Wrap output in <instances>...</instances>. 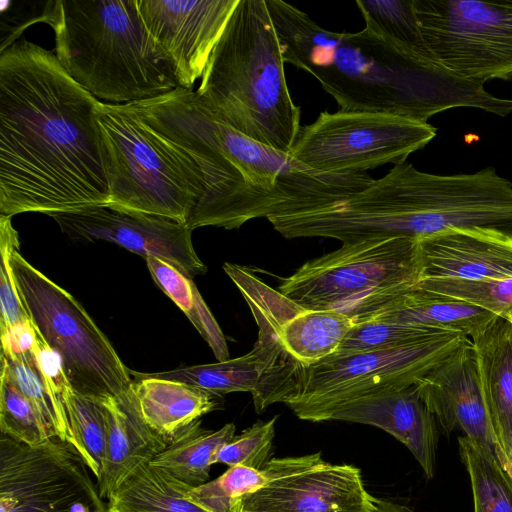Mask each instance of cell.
Segmentation results:
<instances>
[{"label":"cell","mask_w":512,"mask_h":512,"mask_svg":"<svg viewBox=\"0 0 512 512\" xmlns=\"http://www.w3.org/2000/svg\"><path fill=\"white\" fill-rule=\"evenodd\" d=\"M97 100L53 51L23 39L0 52V215L110 203Z\"/></svg>","instance_id":"6da1fadb"},{"label":"cell","mask_w":512,"mask_h":512,"mask_svg":"<svg viewBox=\"0 0 512 512\" xmlns=\"http://www.w3.org/2000/svg\"><path fill=\"white\" fill-rule=\"evenodd\" d=\"M134 105L202 172L204 193L186 223L192 231L237 229L255 218L314 209L358 193L374 180L367 173L311 169L222 122L193 90L177 87Z\"/></svg>","instance_id":"7a4b0ae2"},{"label":"cell","mask_w":512,"mask_h":512,"mask_svg":"<svg viewBox=\"0 0 512 512\" xmlns=\"http://www.w3.org/2000/svg\"><path fill=\"white\" fill-rule=\"evenodd\" d=\"M265 1L284 62L314 76L341 111L423 123L454 107L501 116L512 112V100L491 95L484 83L456 76L366 27L355 33L329 31L295 6Z\"/></svg>","instance_id":"3957f363"},{"label":"cell","mask_w":512,"mask_h":512,"mask_svg":"<svg viewBox=\"0 0 512 512\" xmlns=\"http://www.w3.org/2000/svg\"><path fill=\"white\" fill-rule=\"evenodd\" d=\"M265 0H239L195 91L218 119L245 136L291 153L301 109Z\"/></svg>","instance_id":"277c9868"},{"label":"cell","mask_w":512,"mask_h":512,"mask_svg":"<svg viewBox=\"0 0 512 512\" xmlns=\"http://www.w3.org/2000/svg\"><path fill=\"white\" fill-rule=\"evenodd\" d=\"M46 24L61 65L99 101L138 102L178 87L136 0H50Z\"/></svg>","instance_id":"5b68a950"},{"label":"cell","mask_w":512,"mask_h":512,"mask_svg":"<svg viewBox=\"0 0 512 512\" xmlns=\"http://www.w3.org/2000/svg\"><path fill=\"white\" fill-rule=\"evenodd\" d=\"M95 117L111 195L106 206L186 224L205 189L193 157L133 103L97 100Z\"/></svg>","instance_id":"8992f818"},{"label":"cell","mask_w":512,"mask_h":512,"mask_svg":"<svg viewBox=\"0 0 512 512\" xmlns=\"http://www.w3.org/2000/svg\"><path fill=\"white\" fill-rule=\"evenodd\" d=\"M421 272L418 239L371 238L306 261L278 291L303 308L335 311L359 323L415 289Z\"/></svg>","instance_id":"52a82bcc"},{"label":"cell","mask_w":512,"mask_h":512,"mask_svg":"<svg viewBox=\"0 0 512 512\" xmlns=\"http://www.w3.org/2000/svg\"><path fill=\"white\" fill-rule=\"evenodd\" d=\"M468 339L443 333L387 349L335 355L310 366L295 364L283 374L274 403L302 420L322 422L347 404L414 385Z\"/></svg>","instance_id":"ba28073f"},{"label":"cell","mask_w":512,"mask_h":512,"mask_svg":"<svg viewBox=\"0 0 512 512\" xmlns=\"http://www.w3.org/2000/svg\"><path fill=\"white\" fill-rule=\"evenodd\" d=\"M10 263L22 303L38 334L61 357L72 389L99 401L129 392V368L83 306L18 249Z\"/></svg>","instance_id":"9c48e42d"},{"label":"cell","mask_w":512,"mask_h":512,"mask_svg":"<svg viewBox=\"0 0 512 512\" xmlns=\"http://www.w3.org/2000/svg\"><path fill=\"white\" fill-rule=\"evenodd\" d=\"M436 136V128L387 113L323 111L301 128L291 155L325 173L358 174L402 164Z\"/></svg>","instance_id":"30bf717a"},{"label":"cell","mask_w":512,"mask_h":512,"mask_svg":"<svg viewBox=\"0 0 512 512\" xmlns=\"http://www.w3.org/2000/svg\"><path fill=\"white\" fill-rule=\"evenodd\" d=\"M433 60L461 78H512V0H413Z\"/></svg>","instance_id":"8fae6325"},{"label":"cell","mask_w":512,"mask_h":512,"mask_svg":"<svg viewBox=\"0 0 512 512\" xmlns=\"http://www.w3.org/2000/svg\"><path fill=\"white\" fill-rule=\"evenodd\" d=\"M90 472L67 441L28 446L1 434L0 512H108Z\"/></svg>","instance_id":"7c38bea8"},{"label":"cell","mask_w":512,"mask_h":512,"mask_svg":"<svg viewBox=\"0 0 512 512\" xmlns=\"http://www.w3.org/2000/svg\"><path fill=\"white\" fill-rule=\"evenodd\" d=\"M61 231L77 241L104 240L139 254L158 258L188 278L205 274L206 265L192 244V230L171 218L93 206L51 213Z\"/></svg>","instance_id":"4fadbf2b"},{"label":"cell","mask_w":512,"mask_h":512,"mask_svg":"<svg viewBox=\"0 0 512 512\" xmlns=\"http://www.w3.org/2000/svg\"><path fill=\"white\" fill-rule=\"evenodd\" d=\"M144 27L178 87L202 77L239 0H136Z\"/></svg>","instance_id":"5bb4252c"},{"label":"cell","mask_w":512,"mask_h":512,"mask_svg":"<svg viewBox=\"0 0 512 512\" xmlns=\"http://www.w3.org/2000/svg\"><path fill=\"white\" fill-rule=\"evenodd\" d=\"M375 507L358 467L326 461L231 502V512H374Z\"/></svg>","instance_id":"9a60e30c"},{"label":"cell","mask_w":512,"mask_h":512,"mask_svg":"<svg viewBox=\"0 0 512 512\" xmlns=\"http://www.w3.org/2000/svg\"><path fill=\"white\" fill-rule=\"evenodd\" d=\"M414 385L446 436L455 429L461 430L464 436L502 465L470 338Z\"/></svg>","instance_id":"2e32d148"},{"label":"cell","mask_w":512,"mask_h":512,"mask_svg":"<svg viewBox=\"0 0 512 512\" xmlns=\"http://www.w3.org/2000/svg\"><path fill=\"white\" fill-rule=\"evenodd\" d=\"M421 280L512 279V237L485 230H448L419 240Z\"/></svg>","instance_id":"e0dca14e"},{"label":"cell","mask_w":512,"mask_h":512,"mask_svg":"<svg viewBox=\"0 0 512 512\" xmlns=\"http://www.w3.org/2000/svg\"><path fill=\"white\" fill-rule=\"evenodd\" d=\"M331 420L384 430L408 448L427 480L434 477L438 442L436 420L415 385L351 402L335 412Z\"/></svg>","instance_id":"ac0fdd59"},{"label":"cell","mask_w":512,"mask_h":512,"mask_svg":"<svg viewBox=\"0 0 512 512\" xmlns=\"http://www.w3.org/2000/svg\"><path fill=\"white\" fill-rule=\"evenodd\" d=\"M273 300L281 347L278 383L290 366H310L334 354L356 324L335 311L303 308L276 290Z\"/></svg>","instance_id":"d6986e66"},{"label":"cell","mask_w":512,"mask_h":512,"mask_svg":"<svg viewBox=\"0 0 512 512\" xmlns=\"http://www.w3.org/2000/svg\"><path fill=\"white\" fill-rule=\"evenodd\" d=\"M99 402L105 417L106 448L97 486L101 498L108 500L132 470L150 462L168 443L145 423L132 386L126 394Z\"/></svg>","instance_id":"ffe728a7"},{"label":"cell","mask_w":512,"mask_h":512,"mask_svg":"<svg viewBox=\"0 0 512 512\" xmlns=\"http://www.w3.org/2000/svg\"><path fill=\"white\" fill-rule=\"evenodd\" d=\"M470 339L503 466L512 461V323L496 316Z\"/></svg>","instance_id":"44dd1931"},{"label":"cell","mask_w":512,"mask_h":512,"mask_svg":"<svg viewBox=\"0 0 512 512\" xmlns=\"http://www.w3.org/2000/svg\"><path fill=\"white\" fill-rule=\"evenodd\" d=\"M258 339L253 349L240 357L212 364L181 366L173 370L142 373L129 369L131 376L187 383L223 396L231 392L254 395L266 379L276 347L274 323L264 315L254 316Z\"/></svg>","instance_id":"7402d4cb"},{"label":"cell","mask_w":512,"mask_h":512,"mask_svg":"<svg viewBox=\"0 0 512 512\" xmlns=\"http://www.w3.org/2000/svg\"><path fill=\"white\" fill-rule=\"evenodd\" d=\"M131 377L132 390L145 423L167 443L221 405L222 396L187 383Z\"/></svg>","instance_id":"603a6c76"},{"label":"cell","mask_w":512,"mask_h":512,"mask_svg":"<svg viewBox=\"0 0 512 512\" xmlns=\"http://www.w3.org/2000/svg\"><path fill=\"white\" fill-rule=\"evenodd\" d=\"M375 316L459 333L468 338H472L496 317L468 302L419 288L403 295Z\"/></svg>","instance_id":"cb8c5ba5"},{"label":"cell","mask_w":512,"mask_h":512,"mask_svg":"<svg viewBox=\"0 0 512 512\" xmlns=\"http://www.w3.org/2000/svg\"><path fill=\"white\" fill-rule=\"evenodd\" d=\"M193 488L166 472L142 463L108 498V512H210L189 496Z\"/></svg>","instance_id":"d4e9b609"},{"label":"cell","mask_w":512,"mask_h":512,"mask_svg":"<svg viewBox=\"0 0 512 512\" xmlns=\"http://www.w3.org/2000/svg\"><path fill=\"white\" fill-rule=\"evenodd\" d=\"M324 462L321 453L272 458L262 469L229 467L215 480L189 490V498L210 512H231L235 498L253 492L270 481L299 473Z\"/></svg>","instance_id":"484cf974"},{"label":"cell","mask_w":512,"mask_h":512,"mask_svg":"<svg viewBox=\"0 0 512 512\" xmlns=\"http://www.w3.org/2000/svg\"><path fill=\"white\" fill-rule=\"evenodd\" d=\"M235 429L233 423H227L219 430H207L198 420L181 431L149 463L191 487L200 486L208 482L216 453L233 439Z\"/></svg>","instance_id":"4316f807"},{"label":"cell","mask_w":512,"mask_h":512,"mask_svg":"<svg viewBox=\"0 0 512 512\" xmlns=\"http://www.w3.org/2000/svg\"><path fill=\"white\" fill-rule=\"evenodd\" d=\"M145 260L154 282L184 312L217 360H228L225 336L193 280L158 258L148 257Z\"/></svg>","instance_id":"83f0119b"},{"label":"cell","mask_w":512,"mask_h":512,"mask_svg":"<svg viewBox=\"0 0 512 512\" xmlns=\"http://www.w3.org/2000/svg\"><path fill=\"white\" fill-rule=\"evenodd\" d=\"M458 444L470 477L474 512H512V481L500 462L466 436H459Z\"/></svg>","instance_id":"f1b7e54d"},{"label":"cell","mask_w":512,"mask_h":512,"mask_svg":"<svg viewBox=\"0 0 512 512\" xmlns=\"http://www.w3.org/2000/svg\"><path fill=\"white\" fill-rule=\"evenodd\" d=\"M73 446L97 479H101L106 448V424L101 403L74 391L69 382L62 389Z\"/></svg>","instance_id":"f546056e"},{"label":"cell","mask_w":512,"mask_h":512,"mask_svg":"<svg viewBox=\"0 0 512 512\" xmlns=\"http://www.w3.org/2000/svg\"><path fill=\"white\" fill-rule=\"evenodd\" d=\"M356 5L366 28L412 54L434 61L422 37L413 0H356Z\"/></svg>","instance_id":"4dcf8cb0"},{"label":"cell","mask_w":512,"mask_h":512,"mask_svg":"<svg viewBox=\"0 0 512 512\" xmlns=\"http://www.w3.org/2000/svg\"><path fill=\"white\" fill-rule=\"evenodd\" d=\"M1 369L8 374L20 393L36 408L51 437L73 444L65 409L58 405L49 394L36 367L32 352L12 356L1 354Z\"/></svg>","instance_id":"1f68e13d"},{"label":"cell","mask_w":512,"mask_h":512,"mask_svg":"<svg viewBox=\"0 0 512 512\" xmlns=\"http://www.w3.org/2000/svg\"><path fill=\"white\" fill-rule=\"evenodd\" d=\"M447 333L428 326L371 317L356 323L334 353L348 355L406 345ZM453 333V332H451Z\"/></svg>","instance_id":"d6a6232c"},{"label":"cell","mask_w":512,"mask_h":512,"mask_svg":"<svg viewBox=\"0 0 512 512\" xmlns=\"http://www.w3.org/2000/svg\"><path fill=\"white\" fill-rule=\"evenodd\" d=\"M0 430L1 434L28 446L41 445L52 438L36 408L3 369L0 376Z\"/></svg>","instance_id":"836d02e7"},{"label":"cell","mask_w":512,"mask_h":512,"mask_svg":"<svg viewBox=\"0 0 512 512\" xmlns=\"http://www.w3.org/2000/svg\"><path fill=\"white\" fill-rule=\"evenodd\" d=\"M416 288L468 302L500 317L512 311V279L490 282L424 279Z\"/></svg>","instance_id":"e575fe53"},{"label":"cell","mask_w":512,"mask_h":512,"mask_svg":"<svg viewBox=\"0 0 512 512\" xmlns=\"http://www.w3.org/2000/svg\"><path fill=\"white\" fill-rule=\"evenodd\" d=\"M277 416L258 420L240 435L223 445L214 457V464L262 469L270 460Z\"/></svg>","instance_id":"d590c367"},{"label":"cell","mask_w":512,"mask_h":512,"mask_svg":"<svg viewBox=\"0 0 512 512\" xmlns=\"http://www.w3.org/2000/svg\"><path fill=\"white\" fill-rule=\"evenodd\" d=\"M19 248L18 233L11 217L0 215V333L30 320L15 283L10 258Z\"/></svg>","instance_id":"8d00e7d4"},{"label":"cell","mask_w":512,"mask_h":512,"mask_svg":"<svg viewBox=\"0 0 512 512\" xmlns=\"http://www.w3.org/2000/svg\"><path fill=\"white\" fill-rule=\"evenodd\" d=\"M48 6L49 1H1L0 52L17 42L30 25L39 22L46 23Z\"/></svg>","instance_id":"74e56055"},{"label":"cell","mask_w":512,"mask_h":512,"mask_svg":"<svg viewBox=\"0 0 512 512\" xmlns=\"http://www.w3.org/2000/svg\"><path fill=\"white\" fill-rule=\"evenodd\" d=\"M38 338L31 321L19 323L1 333L2 353L5 356L24 355L32 352Z\"/></svg>","instance_id":"f35d334b"},{"label":"cell","mask_w":512,"mask_h":512,"mask_svg":"<svg viewBox=\"0 0 512 512\" xmlns=\"http://www.w3.org/2000/svg\"><path fill=\"white\" fill-rule=\"evenodd\" d=\"M374 512H411L408 507L386 499L376 498Z\"/></svg>","instance_id":"ab89813d"},{"label":"cell","mask_w":512,"mask_h":512,"mask_svg":"<svg viewBox=\"0 0 512 512\" xmlns=\"http://www.w3.org/2000/svg\"><path fill=\"white\" fill-rule=\"evenodd\" d=\"M503 468L506 470V472L508 473V475L512 481V461L503 465Z\"/></svg>","instance_id":"60d3db41"},{"label":"cell","mask_w":512,"mask_h":512,"mask_svg":"<svg viewBox=\"0 0 512 512\" xmlns=\"http://www.w3.org/2000/svg\"><path fill=\"white\" fill-rule=\"evenodd\" d=\"M512 323V311L506 316Z\"/></svg>","instance_id":"b9f144b4"}]
</instances>
